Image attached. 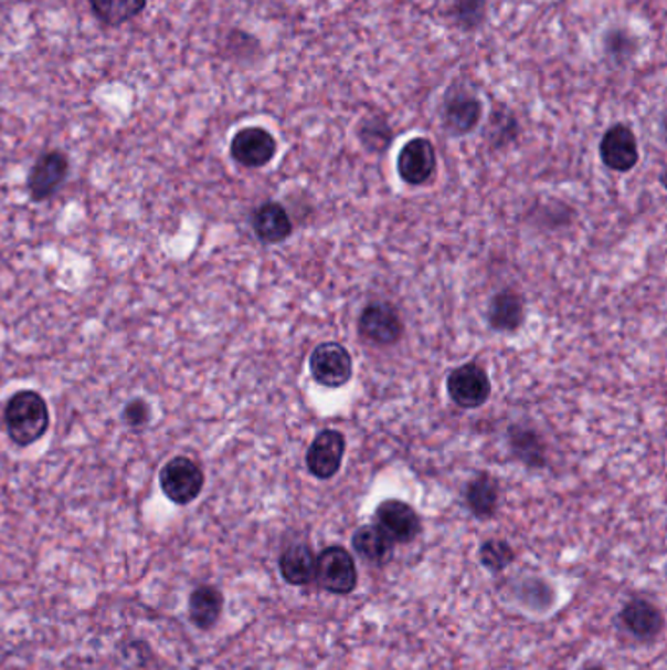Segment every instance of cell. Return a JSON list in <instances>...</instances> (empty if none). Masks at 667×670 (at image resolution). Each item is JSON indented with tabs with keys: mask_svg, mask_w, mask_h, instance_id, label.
Wrapping results in <instances>:
<instances>
[{
	"mask_svg": "<svg viewBox=\"0 0 667 670\" xmlns=\"http://www.w3.org/2000/svg\"><path fill=\"white\" fill-rule=\"evenodd\" d=\"M448 18L463 32H474L484 27L488 18V0H453Z\"/></svg>",
	"mask_w": 667,
	"mask_h": 670,
	"instance_id": "obj_23",
	"label": "cell"
},
{
	"mask_svg": "<svg viewBox=\"0 0 667 670\" xmlns=\"http://www.w3.org/2000/svg\"><path fill=\"white\" fill-rule=\"evenodd\" d=\"M317 555L309 543H292L278 557V570L284 583L290 586H308L316 580Z\"/></svg>",
	"mask_w": 667,
	"mask_h": 670,
	"instance_id": "obj_15",
	"label": "cell"
},
{
	"mask_svg": "<svg viewBox=\"0 0 667 670\" xmlns=\"http://www.w3.org/2000/svg\"><path fill=\"white\" fill-rule=\"evenodd\" d=\"M583 670H607L605 667H601V664H590V667H585Z\"/></svg>",
	"mask_w": 667,
	"mask_h": 670,
	"instance_id": "obj_29",
	"label": "cell"
},
{
	"mask_svg": "<svg viewBox=\"0 0 667 670\" xmlns=\"http://www.w3.org/2000/svg\"><path fill=\"white\" fill-rule=\"evenodd\" d=\"M517 596L522 606L532 608L534 611H547L554 606V588L542 578H525L517 588Z\"/></svg>",
	"mask_w": 667,
	"mask_h": 670,
	"instance_id": "obj_24",
	"label": "cell"
},
{
	"mask_svg": "<svg viewBox=\"0 0 667 670\" xmlns=\"http://www.w3.org/2000/svg\"><path fill=\"white\" fill-rule=\"evenodd\" d=\"M68 175L67 155L61 151H45L38 157L28 175V192L34 202L52 198Z\"/></svg>",
	"mask_w": 667,
	"mask_h": 670,
	"instance_id": "obj_10",
	"label": "cell"
},
{
	"mask_svg": "<svg viewBox=\"0 0 667 670\" xmlns=\"http://www.w3.org/2000/svg\"><path fill=\"white\" fill-rule=\"evenodd\" d=\"M481 112L479 96L464 81H454L441 101V126L454 138L466 136L478 128Z\"/></svg>",
	"mask_w": 667,
	"mask_h": 670,
	"instance_id": "obj_2",
	"label": "cell"
},
{
	"mask_svg": "<svg viewBox=\"0 0 667 670\" xmlns=\"http://www.w3.org/2000/svg\"><path fill=\"white\" fill-rule=\"evenodd\" d=\"M601 161L608 167L611 171L628 172L633 171L640 154H638V142L634 136L633 129L625 124H615L605 132L600 144Z\"/></svg>",
	"mask_w": 667,
	"mask_h": 670,
	"instance_id": "obj_13",
	"label": "cell"
},
{
	"mask_svg": "<svg viewBox=\"0 0 667 670\" xmlns=\"http://www.w3.org/2000/svg\"><path fill=\"white\" fill-rule=\"evenodd\" d=\"M466 504L478 520H489L499 507V486L488 473H481L466 489Z\"/></svg>",
	"mask_w": 667,
	"mask_h": 670,
	"instance_id": "obj_20",
	"label": "cell"
},
{
	"mask_svg": "<svg viewBox=\"0 0 667 670\" xmlns=\"http://www.w3.org/2000/svg\"><path fill=\"white\" fill-rule=\"evenodd\" d=\"M223 594L218 586L200 585L189 596V618L194 628L210 631L222 618Z\"/></svg>",
	"mask_w": 667,
	"mask_h": 670,
	"instance_id": "obj_17",
	"label": "cell"
},
{
	"mask_svg": "<svg viewBox=\"0 0 667 670\" xmlns=\"http://www.w3.org/2000/svg\"><path fill=\"white\" fill-rule=\"evenodd\" d=\"M121 418L128 423L129 428H144L147 421L151 420V408L144 398H136L124 406Z\"/></svg>",
	"mask_w": 667,
	"mask_h": 670,
	"instance_id": "obj_28",
	"label": "cell"
},
{
	"mask_svg": "<svg viewBox=\"0 0 667 670\" xmlns=\"http://www.w3.org/2000/svg\"><path fill=\"white\" fill-rule=\"evenodd\" d=\"M4 426L18 447L34 446L50 430V408L42 395L20 390L4 406Z\"/></svg>",
	"mask_w": 667,
	"mask_h": 670,
	"instance_id": "obj_1",
	"label": "cell"
},
{
	"mask_svg": "<svg viewBox=\"0 0 667 670\" xmlns=\"http://www.w3.org/2000/svg\"><path fill=\"white\" fill-rule=\"evenodd\" d=\"M517 134H519V122L515 118L514 112H509L507 108H494L489 114L488 129H486V136L491 142V146H505V144L514 142Z\"/></svg>",
	"mask_w": 667,
	"mask_h": 670,
	"instance_id": "obj_26",
	"label": "cell"
},
{
	"mask_svg": "<svg viewBox=\"0 0 667 670\" xmlns=\"http://www.w3.org/2000/svg\"><path fill=\"white\" fill-rule=\"evenodd\" d=\"M446 390L454 405L472 410L479 408L491 395L488 373L476 363L460 365L446 378Z\"/></svg>",
	"mask_w": 667,
	"mask_h": 670,
	"instance_id": "obj_6",
	"label": "cell"
},
{
	"mask_svg": "<svg viewBox=\"0 0 667 670\" xmlns=\"http://www.w3.org/2000/svg\"><path fill=\"white\" fill-rule=\"evenodd\" d=\"M374 520H377L378 527L392 542L402 543V545L415 542L423 530L421 516L415 512V507H411L407 502H402V500H384L377 507Z\"/></svg>",
	"mask_w": 667,
	"mask_h": 670,
	"instance_id": "obj_8",
	"label": "cell"
},
{
	"mask_svg": "<svg viewBox=\"0 0 667 670\" xmlns=\"http://www.w3.org/2000/svg\"><path fill=\"white\" fill-rule=\"evenodd\" d=\"M91 9L106 27H121L139 17L147 7V0H88Z\"/></svg>",
	"mask_w": 667,
	"mask_h": 670,
	"instance_id": "obj_22",
	"label": "cell"
},
{
	"mask_svg": "<svg viewBox=\"0 0 667 670\" xmlns=\"http://www.w3.org/2000/svg\"><path fill=\"white\" fill-rule=\"evenodd\" d=\"M9 670H22V669H9Z\"/></svg>",
	"mask_w": 667,
	"mask_h": 670,
	"instance_id": "obj_30",
	"label": "cell"
},
{
	"mask_svg": "<svg viewBox=\"0 0 667 670\" xmlns=\"http://www.w3.org/2000/svg\"><path fill=\"white\" fill-rule=\"evenodd\" d=\"M292 230L290 216L278 202H265L253 214V232L265 243H283L290 238Z\"/></svg>",
	"mask_w": 667,
	"mask_h": 670,
	"instance_id": "obj_18",
	"label": "cell"
},
{
	"mask_svg": "<svg viewBox=\"0 0 667 670\" xmlns=\"http://www.w3.org/2000/svg\"><path fill=\"white\" fill-rule=\"evenodd\" d=\"M316 580L321 590L337 596H349L359 586V568L349 549L329 545L316 558Z\"/></svg>",
	"mask_w": 667,
	"mask_h": 670,
	"instance_id": "obj_3",
	"label": "cell"
},
{
	"mask_svg": "<svg viewBox=\"0 0 667 670\" xmlns=\"http://www.w3.org/2000/svg\"><path fill=\"white\" fill-rule=\"evenodd\" d=\"M309 370L321 387L341 388L352 378V357L347 347L335 342L317 345L309 357Z\"/></svg>",
	"mask_w": 667,
	"mask_h": 670,
	"instance_id": "obj_5",
	"label": "cell"
},
{
	"mask_svg": "<svg viewBox=\"0 0 667 670\" xmlns=\"http://www.w3.org/2000/svg\"><path fill=\"white\" fill-rule=\"evenodd\" d=\"M436 171L435 146L427 138H413L398 155V175L407 185H425Z\"/></svg>",
	"mask_w": 667,
	"mask_h": 670,
	"instance_id": "obj_14",
	"label": "cell"
},
{
	"mask_svg": "<svg viewBox=\"0 0 667 670\" xmlns=\"http://www.w3.org/2000/svg\"><path fill=\"white\" fill-rule=\"evenodd\" d=\"M618 621L625 629L626 634H631L638 641H654L661 636L666 618L664 611L659 608L656 601L644 596H634L626 601L618 614Z\"/></svg>",
	"mask_w": 667,
	"mask_h": 670,
	"instance_id": "obj_7",
	"label": "cell"
},
{
	"mask_svg": "<svg viewBox=\"0 0 667 670\" xmlns=\"http://www.w3.org/2000/svg\"><path fill=\"white\" fill-rule=\"evenodd\" d=\"M634 42L633 35L625 32V30H613L608 32L605 38V48H607L608 55L615 57L616 61L631 60L634 55Z\"/></svg>",
	"mask_w": 667,
	"mask_h": 670,
	"instance_id": "obj_27",
	"label": "cell"
},
{
	"mask_svg": "<svg viewBox=\"0 0 667 670\" xmlns=\"http://www.w3.org/2000/svg\"><path fill=\"white\" fill-rule=\"evenodd\" d=\"M478 557L481 567L496 575L514 565L515 549L505 540H488L479 545Z\"/></svg>",
	"mask_w": 667,
	"mask_h": 670,
	"instance_id": "obj_25",
	"label": "cell"
},
{
	"mask_svg": "<svg viewBox=\"0 0 667 670\" xmlns=\"http://www.w3.org/2000/svg\"><path fill=\"white\" fill-rule=\"evenodd\" d=\"M204 471L190 457H174L159 473V484L165 496L177 506H187L204 490Z\"/></svg>",
	"mask_w": 667,
	"mask_h": 670,
	"instance_id": "obj_4",
	"label": "cell"
},
{
	"mask_svg": "<svg viewBox=\"0 0 667 670\" xmlns=\"http://www.w3.org/2000/svg\"><path fill=\"white\" fill-rule=\"evenodd\" d=\"M352 549L368 565L384 567L394 557L395 543L377 524L360 525L352 533Z\"/></svg>",
	"mask_w": 667,
	"mask_h": 670,
	"instance_id": "obj_16",
	"label": "cell"
},
{
	"mask_svg": "<svg viewBox=\"0 0 667 670\" xmlns=\"http://www.w3.org/2000/svg\"><path fill=\"white\" fill-rule=\"evenodd\" d=\"M525 320V304L519 294L514 291H504L496 294L488 308V322L496 332H515L522 326Z\"/></svg>",
	"mask_w": 667,
	"mask_h": 670,
	"instance_id": "obj_19",
	"label": "cell"
},
{
	"mask_svg": "<svg viewBox=\"0 0 667 670\" xmlns=\"http://www.w3.org/2000/svg\"><path fill=\"white\" fill-rule=\"evenodd\" d=\"M347 439L341 431L324 430L317 433L314 443L309 446L306 453V464L309 473L321 481L334 479L341 469L342 457H345Z\"/></svg>",
	"mask_w": 667,
	"mask_h": 670,
	"instance_id": "obj_12",
	"label": "cell"
},
{
	"mask_svg": "<svg viewBox=\"0 0 667 670\" xmlns=\"http://www.w3.org/2000/svg\"><path fill=\"white\" fill-rule=\"evenodd\" d=\"M276 149L278 144L268 129L248 126L233 136L230 154L243 167L258 169L273 161Z\"/></svg>",
	"mask_w": 667,
	"mask_h": 670,
	"instance_id": "obj_9",
	"label": "cell"
},
{
	"mask_svg": "<svg viewBox=\"0 0 667 670\" xmlns=\"http://www.w3.org/2000/svg\"><path fill=\"white\" fill-rule=\"evenodd\" d=\"M360 144L372 154H384L394 142V129L384 114L380 112H368L367 116L359 122L357 128Z\"/></svg>",
	"mask_w": 667,
	"mask_h": 670,
	"instance_id": "obj_21",
	"label": "cell"
},
{
	"mask_svg": "<svg viewBox=\"0 0 667 670\" xmlns=\"http://www.w3.org/2000/svg\"><path fill=\"white\" fill-rule=\"evenodd\" d=\"M359 332L370 344L394 345L403 334L402 320L394 306L385 302H372L360 314Z\"/></svg>",
	"mask_w": 667,
	"mask_h": 670,
	"instance_id": "obj_11",
	"label": "cell"
}]
</instances>
